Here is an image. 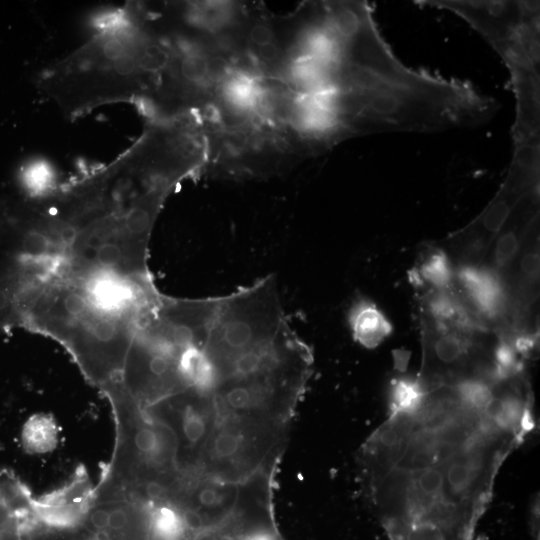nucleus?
<instances>
[{
    "label": "nucleus",
    "mask_w": 540,
    "mask_h": 540,
    "mask_svg": "<svg viewBox=\"0 0 540 540\" xmlns=\"http://www.w3.org/2000/svg\"><path fill=\"white\" fill-rule=\"evenodd\" d=\"M155 222L101 190L68 187L28 200L7 223L21 250L1 289L3 311L61 343L94 386L116 379L162 294L147 262Z\"/></svg>",
    "instance_id": "1"
},
{
    "label": "nucleus",
    "mask_w": 540,
    "mask_h": 540,
    "mask_svg": "<svg viewBox=\"0 0 540 540\" xmlns=\"http://www.w3.org/2000/svg\"><path fill=\"white\" fill-rule=\"evenodd\" d=\"M96 20V34L40 77L43 92L69 119L106 104L141 106L168 59L166 37L149 4L127 2Z\"/></svg>",
    "instance_id": "2"
},
{
    "label": "nucleus",
    "mask_w": 540,
    "mask_h": 540,
    "mask_svg": "<svg viewBox=\"0 0 540 540\" xmlns=\"http://www.w3.org/2000/svg\"><path fill=\"white\" fill-rule=\"evenodd\" d=\"M101 392L111 405L116 436L93 497L136 499L154 485L174 492L181 475L174 433L137 405L119 384Z\"/></svg>",
    "instance_id": "3"
},
{
    "label": "nucleus",
    "mask_w": 540,
    "mask_h": 540,
    "mask_svg": "<svg viewBox=\"0 0 540 540\" xmlns=\"http://www.w3.org/2000/svg\"><path fill=\"white\" fill-rule=\"evenodd\" d=\"M288 427L249 417L216 416L196 473L242 482L260 471H274Z\"/></svg>",
    "instance_id": "4"
},
{
    "label": "nucleus",
    "mask_w": 540,
    "mask_h": 540,
    "mask_svg": "<svg viewBox=\"0 0 540 540\" xmlns=\"http://www.w3.org/2000/svg\"><path fill=\"white\" fill-rule=\"evenodd\" d=\"M488 331H470L421 316L422 362L418 379L427 392L470 377L495 378Z\"/></svg>",
    "instance_id": "5"
},
{
    "label": "nucleus",
    "mask_w": 540,
    "mask_h": 540,
    "mask_svg": "<svg viewBox=\"0 0 540 540\" xmlns=\"http://www.w3.org/2000/svg\"><path fill=\"white\" fill-rule=\"evenodd\" d=\"M145 411L174 433L180 473H196L216 422L212 396L188 388L161 400Z\"/></svg>",
    "instance_id": "6"
},
{
    "label": "nucleus",
    "mask_w": 540,
    "mask_h": 540,
    "mask_svg": "<svg viewBox=\"0 0 540 540\" xmlns=\"http://www.w3.org/2000/svg\"><path fill=\"white\" fill-rule=\"evenodd\" d=\"M538 185L508 172L501 188L479 216L446 239V253L452 264L456 263L458 267L480 265L517 202L530 191L538 189Z\"/></svg>",
    "instance_id": "7"
},
{
    "label": "nucleus",
    "mask_w": 540,
    "mask_h": 540,
    "mask_svg": "<svg viewBox=\"0 0 540 540\" xmlns=\"http://www.w3.org/2000/svg\"><path fill=\"white\" fill-rule=\"evenodd\" d=\"M90 477L83 465L61 488L35 499L40 521L48 528H69L80 524L93 501Z\"/></svg>",
    "instance_id": "8"
},
{
    "label": "nucleus",
    "mask_w": 540,
    "mask_h": 540,
    "mask_svg": "<svg viewBox=\"0 0 540 540\" xmlns=\"http://www.w3.org/2000/svg\"><path fill=\"white\" fill-rule=\"evenodd\" d=\"M35 499L14 472L0 471V540H30L42 527Z\"/></svg>",
    "instance_id": "9"
},
{
    "label": "nucleus",
    "mask_w": 540,
    "mask_h": 540,
    "mask_svg": "<svg viewBox=\"0 0 540 540\" xmlns=\"http://www.w3.org/2000/svg\"><path fill=\"white\" fill-rule=\"evenodd\" d=\"M537 220H539V188L530 191L517 202L491 242L480 266L502 278L529 229Z\"/></svg>",
    "instance_id": "10"
},
{
    "label": "nucleus",
    "mask_w": 540,
    "mask_h": 540,
    "mask_svg": "<svg viewBox=\"0 0 540 540\" xmlns=\"http://www.w3.org/2000/svg\"><path fill=\"white\" fill-rule=\"evenodd\" d=\"M457 280L462 287V297L471 309L485 322H499L504 327L507 298L502 279L486 268L478 266H460Z\"/></svg>",
    "instance_id": "11"
},
{
    "label": "nucleus",
    "mask_w": 540,
    "mask_h": 540,
    "mask_svg": "<svg viewBox=\"0 0 540 540\" xmlns=\"http://www.w3.org/2000/svg\"><path fill=\"white\" fill-rule=\"evenodd\" d=\"M353 339L365 348L377 347L392 332V325L371 301L359 298L348 312Z\"/></svg>",
    "instance_id": "12"
},
{
    "label": "nucleus",
    "mask_w": 540,
    "mask_h": 540,
    "mask_svg": "<svg viewBox=\"0 0 540 540\" xmlns=\"http://www.w3.org/2000/svg\"><path fill=\"white\" fill-rule=\"evenodd\" d=\"M59 429L51 415L39 413L31 416L21 432V443L30 454H45L58 444Z\"/></svg>",
    "instance_id": "13"
},
{
    "label": "nucleus",
    "mask_w": 540,
    "mask_h": 540,
    "mask_svg": "<svg viewBox=\"0 0 540 540\" xmlns=\"http://www.w3.org/2000/svg\"><path fill=\"white\" fill-rule=\"evenodd\" d=\"M427 393L418 378H394L388 392L389 415L416 413Z\"/></svg>",
    "instance_id": "14"
},
{
    "label": "nucleus",
    "mask_w": 540,
    "mask_h": 540,
    "mask_svg": "<svg viewBox=\"0 0 540 540\" xmlns=\"http://www.w3.org/2000/svg\"><path fill=\"white\" fill-rule=\"evenodd\" d=\"M453 264L443 249H433L423 257L417 271L416 281L429 285L431 290L451 289L454 281Z\"/></svg>",
    "instance_id": "15"
},
{
    "label": "nucleus",
    "mask_w": 540,
    "mask_h": 540,
    "mask_svg": "<svg viewBox=\"0 0 540 540\" xmlns=\"http://www.w3.org/2000/svg\"><path fill=\"white\" fill-rule=\"evenodd\" d=\"M31 540H111L102 530H93L83 522L69 528H48L43 526Z\"/></svg>",
    "instance_id": "16"
}]
</instances>
